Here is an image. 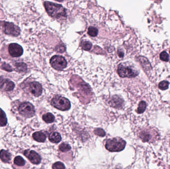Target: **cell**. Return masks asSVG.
Masks as SVG:
<instances>
[{
	"instance_id": "2e32d148",
	"label": "cell",
	"mask_w": 170,
	"mask_h": 169,
	"mask_svg": "<svg viewBox=\"0 0 170 169\" xmlns=\"http://www.w3.org/2000/svg\"><path fill=\"white\" fill-rule=\"evenodd\" d=\"M11 155L8 151L2 150L0 151V159L2 161L7 163L11 160Z\"/></svg>"
},
{
	"instance_id": "ba28073f",
	"label": "cell",
	"mask_w": 170,
	"mask_h": 169,
	"mask_svg": "<svg viewBox=\"0 0 170 169\" xmlns=\"http://www.w3.org/2000/svg\"><path fill=\"white\" fill-rule=\"evenodd\" d=\"M15 85L12 81L1 76L0 77V90L4 91H11L14 89Z\"/></svg>"
},
{
	"instance_id": "484cf974",
	"label": "cell",
	"mask_w": 170,
	"mask_h": 169,
	"mask_svg": "<svg viewBox=\"0 0 170 169\" xmlns=\"http://www.w3.org/2000/svg\"><path fill=\"white\" fill-rule=\"evenodd\" d=\"M169 82L167 81L164 80L160 82L158 85V87L160 89L162 90H165L169 88Z\"/></svg>"
},
{
	"instance_id": "4316f807",
	"label": "cell",
	"mask_w": 170,
	"mask_h": 169,
	"mask_svg": "<svg viewBox=\"0 0 170 169\" xmlns=\"http://www.w3.org/2000/svg\"><path fill=\"white\" fill-rule=\"evenodd\" d=\"M160 58L162 61H168L169 60V56L165 51L161 53L160 55Z\"/></svg>"
},
{
	"instance_id": "e0dca14e",
	"label": "cell",
	"mask_w": 170,
	"mask_h": 169,
	"mask_svg": "<svg viewBox=\"0 0 170 169\" xmlns=\"http://www.w3.org/2000/svg\"><path fill=\"white\" fill-rule=\"evenodd\" d=\"M42 119L45 123H52L54 122L55 120V117L52 114H51L50 113H48L47 114H44L42 116Z\"/></svg>"
},
{
	"instance_id": "f546056e",
	"label": "cell",
	"mask_w": 170,
	"mask_h": 169,
	"mask_svg": "<svg viewBox=\"0 0 170 169\" xmlns=\"http://www.w3.org/2000/svg\"><path fill=\"white\" fill-rule=\"evenodd\" d=\"M55 50L58 53H64L66 50V48H65V46L63 44H60V45H58L56 47Z\"/></svg>"
},
{
	"instance_id": "277c9868",
	"label": "cell",
	"mask_w": 170,
	"mask_h": 169,
	"mask_svg": "<svg viewBox=\"0 0 170 169\" xmlns=\"http://www.w3.org/2000/svg\"><path fill=\"white\" fill-rule=\"evenodd\" d=\"M118 74L121 78H132L137 76L139 72L129 66L120 64L118 67Z\"/></svg>"
},
{
	"instance_id": "d6986e66",
	"label": "cell",
	"mask_w": 170,
	"mask_h": 169,
	"mask_svg": "<svg viewBox=\"0 0 170 169\" xmlns=\"http://www.w3.org/2000/svg\"><path fill=\"white\" fill-rule=\"evenodd\" d=\"M139 61L140 63H141L142 66H143V67L144 69H146V70H150L151 69V64L149 63V61H148L147 59H146L145 58L143 57H140L139 58Z\"/></svg>"
},
{
	"instance_id": "7c38bea8",
	"label": "cell",
	"mask_w": 170,
	"mask_h": 169,
	"mask_svg": "<svg viewBox=\"0 0 170 169\" xmlns=\"http://www.w3.org/2000/svg\"><path fill=\"white\" fill-rule=\"evenodd\" d=\"M29 89L30 93L35 97L40 96L42 94V87L39 82L34 81L29 84Z\"/></svg>"
},
{
	"instance_id": "5bb4252c",
	"label": "cell",
	"mask_w": 170,
	"mask_h": 169,
	"mask_svg": "<svg viewBox=\"0 0 170 169\" xmlns=\"http://www.w3.org/2000/svg\"><path fill=\"white\" fill-rule=\"evenodd\" d=\"M32 137L35 140L39 142H44L46 138L45 133L42 132H35L32 135Z\"/></svg>"
},
{
	"instance_id": "52a82bcc",
	"label": "cell",
	"mask_w": 170,
	"mask_h": 169,
	"mask_svg": "<svg viewBox=\"0 0 170 169\" xmlns=\"http://www.w3.org/2000/svg\"><path fill=\"white\" fill-rule=\"evenodd\" d=\"M3 29L4 33L6 34L14 36H18L20 34V29L14 23L8 22H3Z\"/></svg>"
},
{
	"instance_id": "5b68a950",
	"label": "cell",
	"mask_w": 170,
	"mask_h": 169,
	"mask_svg": "<svg viewBox=\"0 0 170 169\" xmlns=\"http://www.w3.org/2000/svg\"><path fill=\"white\" fill-rule=\"evenodd\" d=\"M18 111L21 115L26 118L33 117L35 114V107L29 102H24L20 104Z\"/></svg>"
},
{
	"instance_id": "8992f818",
	"label": "cell",
	"mask_w": 170,
	"mask_h": 169,
	"mask_svg": "<svg viewBox=\"0 0 170 169\" xmlns=\"http://www.w3.org/2000/svg\"><path fill=\"white\" fill-rule=\"evenodd\" d=\"M51 66L56 70H62L67 65L66 60L61 56L55 55L51 58L50 61Z\"/></svg>"
},
{
	"instance_id": "83f0119b",
	"label": "cell",
	"mask_w": 170,
	"mask_h": 169,
	"mask_svg": "<svg viewBox=\"0 0 170 169\" xmlns=\"http://www.w3.org/2000/svg\"><path fill=\"white\" fill-rule=\"evenodd\" d=\"M53 169H65V167L63 163L61 162H57L52 165Z\"/></svg>"
},
{
	"instance_id": "603a6c76",
	"label": "cell",
	"mask_w": 170,
	"mask_h": 169,
	"mask_svg": "<svg viewBox=\"0 0 170 169\" xmlns=\"http://www.w3.org/2000/svg\"><path fill=\"white\" fill-rule=\"evenodd\" d=\"M81 46L83 50L85 51H89L92 47V44L89 41H83L81 43Z\"/></svg>"
},
{
	"instance_id": "ffe728a7",
	"label": "cell",
	"mask_w": 170,
	"mask_h": 169,
	"mask_svg": "<svg viewBox=\"0 0 170 169\" xmlns=\"http://www.w3.org/2000/svg\"><path fill=\"white\" fill-rule=\"evenodd\" d=\"M25 163L26 162H25L24 159H23V157L20 156H18L14 159V164L17 166H24Z\"/></svg>"
},
{
	"instance_id": "8fae6325",
	"label": "cell",
	"mask_w": 170,
	"mask_h": 169,
	"mask_svg": "<svg viewBox=\"0 0 170 169\" xmlns=\"http://www.w3.org/2000/svg\"><path fill=\"white\" fill-rule=\"evenodd\" d=\"M24 155L33 164H39L41 162L40 156L35 151L27 150L24 151Z\"/></svg>"
},
{
	"instance_id": "30bf717a",
	"label": "cell",
	"mask_w": 170,
	"mask_h": 169,
	"mask_svg": "<svg viewBox=\"0 0 170 169\" xmlns=\"http://www.w3.org/2000/svg\"><path fill=\"white\" fill-rule=\"evenodd\" d=\"M9 52L13 57H19L23 55V49L21 45L17 43H12L9 46Z\"/></svg>"
},
{
	"instance_id": "cb8c5ba5",
	"label": "cell",
	"mask_w": 170,
	"mask_h": 169,
	"mask_svg": "<svg viewBox=\"0 0 170 169\" xmlns=\"http://www.w3.org/2000/svg\"><path fill=\"white\" fill-rule=\"evenodd\" d=\"M59 148L61 151H62L63 152H66L70 150L71 147L70 145H69L68 144L62 143L59 145Z\"/></svg>"
},
{
	"instance_id": "9c48e42d",
	"label": "cell",
	"mask_w": 170,
	"mask_h": 169,
	"mask_svg": "<svg viewBox=\"0 0 170 169\" xmlns=\"http://www.w3.org/2000/svg\"><path fill=\"white\" fill-rule=\"evenodd\" d=\"M155 131L150 129H145L139 134V138L144 142H152L155 140Z\"/></svg>"
},
{
	"instance_id": "f1b7e54d",
	"label": "cell",
	"mask_w": 170,
	"mask_h": 169,
	"mask_svg": "<svg viewBox=\"0 0 170 169\" xmlns=\"http://www.w3.org/2000/svg\"><path fill=\"white\" fill-rule=\"evenodd\" d=\"M94 133L95 135H97L98 136H101V137H104L105 135V132L104 131V129L100 128L96 129L94 130Z\"/></svg>"
},
{
	"instance_id": "1f68e13d",
	"label": "cell",
	"mask_w": 170,
	"mask_h": 169,
	"mask_svg": "<svg viewBox=\"0 0 170 169\" xmlns=\"http://www.w3.org/2000/svg\"><path fill=\"white\" fill-rule=\"evenodd\" d=\"M169 53H170V52H169Z\"/></svg>"
},
{
	"instance_id": "ac0fdd59",
	"label": "cell",
	"mask_w": 170,
	"mask_h": 169,
	"mask_svg": "<svg viewBox=\"0 0 170 169\" xmlns=\"http://www.w3.org/2000/svg\"><path fill=\"white\" fill-rule=\"evenodd\" d=\"M8 121L5 113L0 108V127L5 126Z\"/></svg>"
},
{
	"instance_id": "7a4b0ae2",
	"label": "cell",
	"mask_w": 170,
	"mask_h": 169,
	"mask_svg": "<svg viewBox=\"0 0 170 169\" xmlns=\"http://www.w3.org/2000/svg\"><path fill=\"white\" fill-rule=\"evenodd\" d=\"M126 142L119 138L108 139L105 143L106 149L110 152H120L124 149Z\"/></svg>"
},
{
	"instance_id": "3957f363",
	"label": "cell",
	"mask_w": 170,
	"mask_h": 169,
	"mask_svg": "<svg viewBox=\"0 0 170 169\" xmlns=\"http://www.w3.org/2000/svg\"><path fill=\"white\" fill-rule=\"evenodd\" d=\"M51 104L55 108L61 111H67L71 107L69 100L66 98L57 95L54 97L51 101Z\"/></svg>"
},
{
	"instance_id": "4fadbf2b",
	"label": "cell",
	"mask_w": 170,
	"mask_h": 169,
	"mask_svg": "<svg viewBox=\"0 0 170 169\" xmlns=\"http://www.w3.org/2000/svg\"><path fill=\"white\" fill-rule=\"evenodd\" d=\"M110 105L114 108H121L124 104V100L118 96H113L110 102Z\"/></svg>"
},
{
	"instance_id": "d4e9b609",
	"label": "cell",
	"mask_w": 170,
	"mask_h": 169,
	"mask_svg": "<svg viewBox=\"0 0 170 169\" xmlns=\"http://www.w3.org/2000/svg\"><path fill=\"white\" fill-rule=\"evenodd\" d=\"M88 33L89 35H90L92 37H96L98 35V30L96 27L90 26L88 29Z\"/></svg>"
},
{
	"instance_id": "6da1fadb",
	"label": "cell",
	"mask_w": 170,
	"mask_h": 169,
	"mask_svg": "<svg viewBox=\"0 0 170 169\" xmlns=\"http://www.w3.org/2000/svg\"><path fill=\"white\" fill-rule=\"evenodd\" d=\"M44 5L47 12L50 17L57 19L66 18V11L62 5L47 1L44 3Z\"/></svg>"
},
{
	"instance_id": "44dd1931",
	"label": "cell",
	"mask_w": 170,
	"mask_h": 169,
	"mask_svg": "<svg viewBox=\"0 0 170 169\" xmlns=\"http://www.w3.org/2000/svg\"><path fill=\"white\" fill-rule=\"evenodd\" d=\"M147 104L146 102L144 101H142L139 104L138 107L137 109V112L138 114L143 113L146 110Z\"/></svg>"
},
{
	"instance_id": "7402d4cb",
	"label": "cell",
	"mask_w": 170,
	"mask_h": 169,
	"mask_svg": "<svg viewBox=\"0 0 170 169\" xmlns=\"http://www.w3.org/2000/svg\"><path fill=\"white\" fill-rule=\"evenodd\" d=\"M15 66L16 67L17 70H18V72H26L27 70V66L24 63H16Z\"/></svg>"
},
{
	"instance_id": "9a60e30c",
	"label": "cell",
	"mask_w": 170,
	"mask_h": 169,
	"mask_svg": "<svg viewBox=\"0 0 170 169\" xmlns=\"http://www.w3.org/2000/svg\"><path fill=\"white\" fill-rule=\"evenodd\" d=\"M49 140L54 143H58L61 140V136L58 132H53L49 135Z\"/></svg>"
},
{
	"instance_id": "4dcf8cb0",
	"label": "cell",
	"mask_w": 170,
	"mask_h": 169,
	"mask_svg": "<svg viewBox=\"0 0 170 169\" xmlns=\"http://www.w3.org/2000/svg\"><path fill=\"white\" fill-rule=\"evenodd\" d=\"M2 68L4 70H7L8 72H11L12 70V69H11V67L9 64H4L2 66Z\"/></svg>"
}]
</instances>
